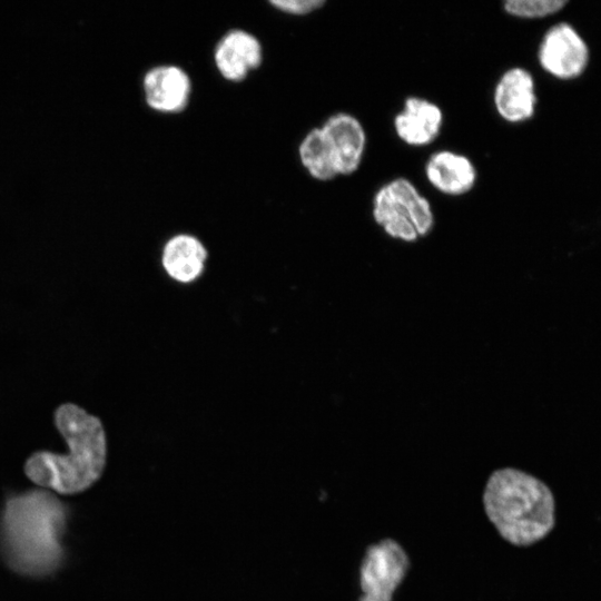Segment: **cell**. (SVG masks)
Returning <instances> with one entry per match:
<instances>
[{
    "label": "cell",
    "instance_id": "52a82bcc",
    "mask_svg": "<svg viewBox=\"0 0 601 601\" xmlns=\"http://www.w3.org/2000/svg\"><path fill=\"white\" fill-rule=\"evenodd\" d=\"M493 105L505 122L516 125L533 118L538 106L533 75L519 66L504 70L493 89Z\"/></svg>",
    "mask_w": 601,
    "mask_h": 601
},
{
    "label": "cell",
    "instance_id": "6da1fadb",
    "mask_svg": "<svg viewBox=\"0 0 601 601\" xmlns=\"http://www.w3.org/2000/svg\"><path fill=\"white\" fill-rule=\"evenodd\" d=\"M53 424L68 452L38 451L27 459L24 473L43 489L66 495L80 493L93 485L105 471V426L97 415L72 402L55 408Z\"/></svg>",
    "mask_w": 601,
    "mask_h": 601
},
{
    "label": "cell",
    "instance_id": "30bf717a",
    "mask_svg": "<svg viewBox=\"0 0 601 601\" xmlns=\"http://www.w3.org/2000/svg\"><path fill=\"white\" fill-rule=\"evenodd\" d=\"M142 91L147 106L160 114H178L188 106L191 81L176 65H158L144 75Z\"/></svg>",
    "mask_w": 601,
    "mask_h": 601
},
{
    "label": "cell",
    "instance_id": "2e32d148",
    "mask_svg": "<svg viewBox=\"0 0 601 601\" xmlns=\"http://www.w3.org/2000/svg\"><path fill=\"white\" fill-rule=\"evenodd\" d=\"M325 0H274L270 4L290 16H306L322 9Z\"/></svg>",
    "mask_w": 601,
    "mask_h": 601
},
{
    "label": "cell",
    "instance_id": "8fae6325",
    "mask_svg": "<svg viewBox=\"0 0 601 601\" xmlns=\"http://www.w3.org/2000/svg\"><path fill=\"white\" fill-rule=\"evenodd\" d=\"M444 124L441 107L422 97L410 96L394 116L393 128L397 138L411 147H425L440 135Z\"/></svg>",
    "mask_w": 601,
    "mask_h": 601
},
{
    "label": "cell",
    "instance_id": "9c48e42d",
    "mask_svg": "<svg viewBox=\"0 0 601 601\" xmlns=\"http://www.w3.org/2000/svg\"><path fill=\"white\" fill-rule=\"evenodd\" d=\"M263 62V47L256 36L244 29L227 31L216 43L214 63L227 81L240 82Z\"/></svg>",
    "mask_w": 601,
    "mask_h": 601
},
{
    "label": "cell",
    "instance_id": "7c38bea8",
    "mask_svg": "<svg viewBox=\"0 0 601 601\" xmlns=\"http://www.w3.org/2000/svg\"><path fill=\"white\" fill-rule=\"evenodd\" d=\"M424 175L435 190L451 197L469 194L477 180L473 161L449 149L437 150L427 158Z\"/></svg>",
    "mask_w": 601,
    "mask_h": 601
},
{
    "label": "cell",
    "instance_id": "3957f363",
    "mask_svg": "<svg viewBox=\"0 0 601 601\" xmlns=\"http://www.w3.org/2000/svg\"><path fill=\"white\" fill-rule=\"evenodd\" d=\"M482 502L500 536L515 546L545 539L555 525V499L539 477L516 467L494 470L484 485Z\"/></svg>",
    "mask_w": 601,
    "mask_h": 601
},
{
    "label": "cell",
    "instance_id": "8992f818",
    "mask_svg": "<svg viewBox=\"0 0 601 601\" xmlns=\"http://www.w3.org/2000/svg\"><path fill=\"white\" fill-rule=\"evenodd\" d=\"M536 60L541 69L552 78L570 81L585 73L591 52L587 40L573 24L559 21L542 35Z\"/></svg>",
    "mask_w": 601,
    "mask_h": 601
},
{
    "label": "cell",
    "instance_id": "9a60e30c",
    "mask_svg": "<svg viewBox=\"0 0 601 601\" xmlns=\"http://www.w3.org/2000/svg\"><path fill=\"white\" fill-rule=\"evenodd\" d=\"M568 4V0H506L502 8L511 17L533 20L558 14Z\"/></svg>",
    "mask_w": 601,
    "mask_h": 601
},
{
    "label": "cell",
    "instance_id": "277c9868",
    "mask_svg": "<svg viewBox=\"0 0 601 601\" xmlns=\"http://www.w3.org/2000/svg\"><path fill=\"white\" fill-rule=\"evenodd\" d=\"M372 216L390 238L404 243L426 237L435 225L430 200L405 177L393 178L375 191Z\"/></svg>",
    "mask_w": 601,
    "mask_h": 601
},
{
    "label": "cell",
    "instance_id": "4fadbf2b",
    "mask_svg": "<svg viewBox=\"0 0 601 601\" xmlns=\"http://www.w3.org/2000/svg\"><path fill=\"white\" fill-rule=\"evenodd\" d=\"M207 255L206 247L197 237L177 234L166 242L161 264L173 279L191 283L204 273Z\"/></svg>",
    "mask_w": 601,
    "mask_h": 601
},
{
    "label": "cell",
    "instance_id": "5b68a950",
    "mask_svg": "<svg viewBox=\"0 0 601 601\" xmlns=\"http://www.w3.org/2000/svg\"><path fill=\"white\" fill-rule=\"evenodd\" d=\"M410 568V556L396 540L385 538L367 545L359 565L357 601H393Z\"/></svg>",
    "mask_w": 601,
    "mask_h": 601
},
{
    "label": "cell",
    "instance_id": "7a4b0ae2",
    "mask_svg": "<svg viewBox=\"0 0 601 601\" xmlns=\"http://www.w3.org/2000/svg\"><path fill=\"white\" fill-rule=\"evenodd\" d=\"M66 520L65 504L47 490L8 499L0 522V543L10 566L29 575L56 570L62 560Z\"/></svg>",
    "mask_w": 601,
    "mask_h": 601
},
{
    "label": "cell",
    "instance_id": "5bb4252c",
    "mask_svg": "<svg viewBox=\"0 0 601 601\" xmlns=\"http://www.w3.org/2000/svg\"><path fill=\"white\" fill-rule=\"evenodd\" d=\"M300 164L308 175L319 181L338 176L331 145L321 127L306 132L298 146Z\"/></svg>",
    "mask_w": 601,
    "mask_h": 601
},
{
    "label": "cell",
    "instance_id": "ba28073f",
    "mask_svg": "<svg viewBox=\"0 0 601 601\" xmlns=\"http://www.w3.org/2000/svg\"><path fill=\"white\" fill-rule=\"evenodd\" d=\"M334 155L338 176L356 173L366 150V131L359 119L349 112H335L321 126Z\"/></svg>",
    "mask_w": 601,
    "mask_h": 601
}]
</instances>
